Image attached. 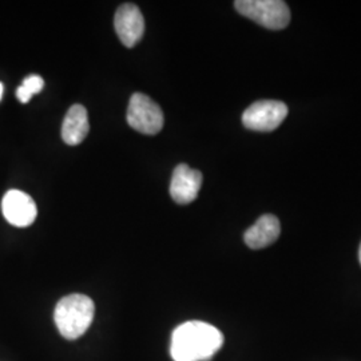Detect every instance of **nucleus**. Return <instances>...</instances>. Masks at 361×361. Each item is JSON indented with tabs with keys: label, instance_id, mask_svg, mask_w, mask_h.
I'll return each mask as SVG.
<instances>
[{
	"label": "nucleus",
	"instance_id": "9d476101",
	"mask_svg": "<svg viewBox=\"0 0 361 361\" xmlns=\"http://www.w3.org/2000/svg\"><path fill=\"white\" fill-rule=\"evenodd\" d=\"M90 130L87 110L82 104H74L68 109L63 125H62V138L67 145L77 146L85 141Z\"/></svg>",
	"mask_w": 361,
	"mask_h": 361
},
{
	"label": "nucleus",
	"instance_id": "39448f33",
	"mask_svg": "<svg viewBox=\"0 0 361 361\" xmlns=\"http://www.w3.org/2000/svg\"><path fill=\"white\" fill-rule=\"evenodd\" d=\"M288 116V106L281 101H258L250 104L244 114L246 129L269 133L277 129Z\"/></svg>",
	"mask_w": 361,
	"mask_h": 361
},
{
	"label": "nucleus",
	"instance_id": "423d86ee",
	"mask_svg": "<svg viewBox=\"0 0 361 361\" xmlns=\"http://www.w3.org/2000/svg\"><path fill=\"white\" fill-rule=\"evenodd\" d=\"M1 212L4 219L13 226L27 228L38 216V209L34 200L20 190H10L3 197Z\"/></svg>",
	"mask_w": 361,
	"mask_h": 361
},
{
	"label": "nucleus",
	"instance_id": "f03ea898",
	"mask_svg": "<svg viewBox=\"0 0 361 361\" xmlns=\"http://www.w3.org/2000/svg\"><path fill=\"white\" fill-rule=\"evenodd\" d=\"M94 301L86 295L63 297L54 310V322L59 334L67 340H77L85 335L94 320Z\"/></svg>",
	"mask_w": 361,
	"mask_h": 361
},
{
	"label": "nucleus",
	"instance_id": "6e6552de",
	"mask_svg": "<svg viewBox=\"0 0 361 361\" xmlns=\"http://www.w3.org/2000/svg\"><path fill=\"white\" fill-rule=\"evenodd\" d=\"M201 185V171L190 169L185 164H180L173 171V177L170 182V195L180 205L190 204L200 193Z\"/></svg>",
	"mask_w": 361,
	"mask_h": 361
},
{
	"label": "nucleus",
	"instance_id": "0eeeda50",
	"mask_svg": "<svg viewBox=\"0 0 361 361\" xmlns=\"http://www.w3.org/2000/svg\"><path fill=\"white\" fill-rule=\"evenodd\" d=\"M114 27L122 44L129 49L134 47L145 34V19L138 6L131 3L122 4L116 11Z\"/></svg>",
	"mask_w": 361,
	"mask_h": 361
},
{
	"label": "nucleus",
	"instance_id": "7ed1b4c3",
	"mask_svg": "<svg viewBox=\"0 0 361 361\" xmlns=\"http://www.w3.org/2000/svg\"><path fill=\"white\" fill-rule=\"evenodd\" d=\"M234 7L243 16L268 30H284L290 22V10L281 0H237Z\"/></svg>",
	"mask_w": 361,
	"mask_h": 361
},
{
	"label": "nucleus",
	"instance_id": "4468645a",
	"mask_svg": "<svg viewBox=\"0 0 361 361\" xmlns=\"http://www.w3.org/2000/svg\"><path fill=\"white\" fill-rule=\"evenodd\" d=\"M359 258H360V264H361V244H360V249H359Z\"/></svg>",
	"mask_w": 361,
	"mask_h": 361
},
{
	"label": "nucleus",
	"instance_id": "f8f14e48",
	"mask_svg": "<svg viewBox=\"0 0 361 361\" xmlns=\"http://www.w3.org/2000/svg\"><path fill=\"white\" fill-rule=\"evenodd\" d=\"M16 97H18V99H19L22 104H28L30 99L32 98V95H31L23 86H20V87L16 90Z\"/></svg>",
	"mask_w": 361,
	"mask_h": 361
},
{
	"label": "nucleus",
	"instance_id": "9b49d317",
	"mask_svg": "<svg viewBox=\"0 0 361 361\" xmlns=\"http://www.w3.org/2000/svg\"><path fill=\"white\" fill-rule=\"evenodd\" d=\"M25 89H26L31 95H35L42 91V89L44 87V80L43 78L39 77V75H30L23 80V85H22Z\"/></svg>",
	"mask_w": 361,
	"mask_h": 361
},
{
	"label": "nucleus",
	"instance_id": "f257e3e1",
	"mask_svg": "<svg viewBox=\"0 0 361 361\" xmlns=\"http://www.w3.org/2000/svg\"><path fill=\"white\" fill-rule=\"evenodd\" d=\"M224 345V335L204 322H188L171 335L170 355L174 361L210 360Z\"/></svg>",
	"mask_w": 361,
	"mask_h": 361
},
{
	"label": "nucleus",
	"instance_id": "20e7f679",
	"mask_svg": "<svg viewBox=\"0 0 361 361\" xmlns=\"http://www.w3.org/2000/svg\"><path fill=\"white\" fill-rule=\"evenodd\" d=\"M128 123L130 128L141 134L155 135L164 128L165 118L161 107L152 98L141 92H135L130 98Z\"/></svg>",
	"mask_w": 361,
	"mask_h": 361
},
{
	"label": "nucleus",
	"instance_id": "1a4fd4ad",
	"mask_svg": "<svg viewBox=\"0 0 361 361\" xmlns=\"http://www.w3.org/2000/svg\"><path fill=\"white\" fill-rule=\"evenodd\" d=\"M280 233L281 225L279 219L271 214H265L246 231L244 241L250 249H262L276 243Z\"/></svg>",
	"mask_w": 361,
	"mask_h": 361
},
{
	"label": "nucleus",
	"instance_id": "ddd939ff",
	"mask_svg": "<svg viewBox=\"0 0 361 361\" xmlns=\"http://www.w3.org/2000/svg\"><path fill=\"white\" fill-rule=\"evenodd\" d=\"M3 91H4V86H3V83L0 82V99H1V97H3Z\"/></svg>",
	"mask_w": 361,
	"mask_h": 361
}]
</instances>
